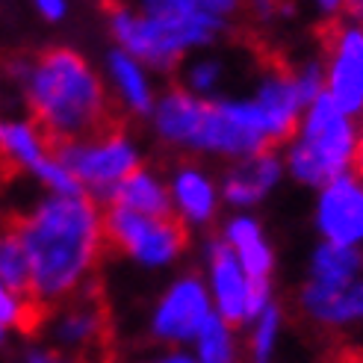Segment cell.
<instances>
[{
  "label": "cell",
  "mask_w": 363,
  "mask_h": 363,
  "mask_svg": "<svg viewBox=\"0 0 363 363\" xmlns=\"http://www.w3.org/2000/svg\"><path fill=\"white\" fill-rule=\"evenodd\" d=\"M15 230L30 260V296L39 307L83 293L106 245L104 213L86 192H48L15 222Z\"/></svg>",
  "instance_id": "obj_1"
},
{
  "label": "cell",
  "mask_w": 363,
  "mask_h": 363,
  "mask_svg": "<svg viewBox=\"0 0 363 363\" xmlns=\"http://www.w3.org/2000/svg\"><path fill=\"white\" fill-rule=\"evenodd\" d=\"M24 89L33 118L53 145L106 127V116H110L106 89L92 65L74 50L53 48L39 60L27 62Z\"/></svg>",
  "instance_id": "obj_2"
},
{
  "label": "cell",
  "mask_w": 363,
  "mask_h": 363,
  "mask_svg": "<svg viewBox=\"0 0 363 363\" xmlns=\"http://www.w3.org/2000/svg\"><path fill=\"white\" fill-rule=\"evenodd\" d=\"M357 139V118L337 106L328 92H322L304 106L298 127L286 139V174L301 186L319 189L331 177L354 169Z\"/></svg>",
  "instance_id": "obj_3"
},
{
  "label": "cell",
  "mask_w": 363,
  "mask_h": 363,
  "mask_svg": "<svg viewBox=\"0 0 363 363\" xmlns=\"http://www.w3.org/2000/svg\"><path fill=\"white\" fill-rule=\"evenodd\" d=\"M57 154L74 172L83 192L101 198V201H110L113 189L133 169H139L136 142L121 130H110V127H101V130L71 142H60Z\"/></svg>",
  "instance_id": "obj_4"
},
{
  "label": "cell",
  "mask_w": 363,
  "mask_h": 363,
  "mask_svg": "<svg viewBox=\"0 0 363 363\" xmlns=\"http://www.w3.org/2000/svg\"><path fill=\"white\" fill-rule=\"evenodd\" d=\"M104 233L106 242L142 269H166L186 248V230L180 219L136 213L118 204H110V210L104 213Z\"/></svg>",
  "instance_id": "obj_5"
},
{
  "label": "cell",
  "mask_w": 363,
  "mask_h": 363,
  "mask_svg": "<svg viewBox=\"0 0 363 363\" xmlns=\"http://www.w3.org/2000/svg\"><path fill=\"white\" fill-rule=\"evenodd\" d=\"M266 148H275V142H272L269 124L251 95L216 98V101L207 98L204 121L192 151L222 160H242Z\"/></svg>",
  "instance_id": "obj_6"
},
{
  "label": "cell",
  "mask_w": 363,
  "mask_h": 363,
  "mask_svg": "<svg viewBox=\"0 0 363 363\" xmlns=\"http://www.w3.org/2000/svg\"><path fill=\"white\" fill-rule=\"evenodd\" d=\"M207 289L213 311L230 325H248L272 298V281H257L242 269L240 257L219 237L207 245Z\"/></svg>",
  "instance_id": "obj_7"
},
{
  "label": "cell",
  "mask_w": 363,
  "mask_h": 363,
  "mask_svg": "<svg viewBox=\"0 0 363 363\" xmlns=\"http://www.w3.org/2000/svg\"><path fill=\"white\" fill-rule=\"evenodd\" d=\"M213 313L207 281L198 275H180L169 284L151 311V337L166 346H192L195 334Z\"/></svg>",
  "instance_id": "obj_8"
},
{
  "label": "cell",
  "mask_w": 363,
  "mask_h": 363,
  "mask_svg": "<svg viewBox=\"0 0 363 363\" xmlns=\"http://www.w3.org/2000/svg\"><path fill=\"white\" fill-rule=\"evenodd\" d=\"M325 92L337 106L363 118V24L340 21L325 39Z\"/></svg>",
  "instance_id": "obj_9"
},
{
  "label": "cell",
  "mask_w": 363,
  "mask_h": 363,
  "mask_svg": "<svg viewBox=\"0 0 363 363\" xmlns=\"http://www.w3.org/2000/svg\"><path fill=\"white\" fill-rule=\"evenodd\" d=\"M313 225L322 240L363 248V174L342 172L316 189Z\"/></svg>",
  "instance_id": "obj_10"
},
{
  "label": "cell",
  "mask_w": 363,
  "mask_h": 363,
  "mask_svg": "<svg viewBox=\"0 0 363 363\" xmlns=\"http://www.w3.org/2000/svg\"><path fill=\"white\" fill-rule=\"evenodd\" d=\"M110 30L121 50L133 53L154 71H172L186 57V48L177 42V35L162 27L157 18L145 15L142 9H113L110 12Z\"/></svg>",
  "instance_id": "obj_11"
},
{
  "label": "cell",
  "mask_w": 363,
  "mask_h": 363,
  "mask_svg": "<svg viewBox=\"0 0 363 363\" xmlns=\"http://www.w3.org/2000/svg\"><path fill=\"white\" fill-rule=\"evenodd\" d=\"M284 174H286L284 154L272 148L233 160V166L219 180L222 201L233 210H254L260 201H266L269 192H275L281 186Z\"/></svg>",
  "instance_id": "obj_12"
},
{
  "label": "cell",
  "mask_w": 363,
  "mask_h": 363,
  "mask_svg": "<svg viewBox=\"0 0 363 363\" xmlns=\"http://www.w3.org/2000/svg\"><path fill=\"white\" fill-rule=\"evenodd\" d=\"M298 307L322 331H352L363 328V275L346 286H322L304 281Z\"/></svg>",
  "instance_id": "obj_13"
},
{
  "label": "cell",
  "mask_w": 363,
  "mask_h": 363,
  "mask_svg": "<svg viewBox=\"0 0 363 363\" xmlns=\"http://www.w3.org/2000/svg\"><path fill=\"white\" fill-rule=\"evenodd\" d=\"M204 110H207V98L189 92L186 86H177V89L157 95L148 116L154 124V133L162 142L192 151L198 130H201V121H204Z\"/></svg>",
  "instance_id": "obj_14"
},
{
  "label": "cell",
  "mask_w": 363,
  "mask_h": 363,
  "mask_svg": "<svg viewBox=\"0 0 363 363\" xmlns=\"http://www.w3.org/2000/svg\"><path fill=\"white\" fill-rule=\"evenodd\" d=\"M139 4L145 15L157 18L162 27H169L177 35V42L186 48V53L213 45L228 27V21L198 6V0H139Z\"/></svg>",
  "instance_id": "obj_15"
},
{
  "label": "cell",
  "mask_w": 363,
  "mask_h": 363,
  "mask_svg": "<svg viewBox=\"0 0 363 363\" xmlns=\"http://www.w3.org/2000/svg\"><path fill=\"white\" fill-rule=\"evenodd\" d=\"M251 98L257 101L260 113L269 124L272 142L284 145L298 127V118H301L304 106H307L293 74H289V71H269V74H263L260 83L254 86Z\"/></svg>",
  "instance_id": "obj_16"
},
{
  "label": "cell",
  "mask_w": 363,
  "mask_h": 363,
  "mask_svg": "<svg viewBox=\"0 0 363 363\" xmlns=\"http://www.w3.org/2000/svg\"><path fill=\"white\" fill-rule=\"evenodd\" d=\"M169 195H172V210L184 225L201 228L210 225L219 213L222 192L219 184L201 169V166H180L169 180Z\"/></svg>",
  "instance_id": "obj_17"
},
{
  "label": "cell",
  "mask_w": 363,
  "mask_h": 363,
  "mask_svg": "<svg viewBox=\"0 0 363 363\" xmlns=\"http://www.w3.org/2000/svg\"><path fill=\"white\" fill-rule=\"evenodd\" d=\"M104 307L92 296H71L62 301V311L50 322V340L62 352H86L95 349L104 337Z\"/></svg>",
  "instance_id": "obj_18"
},
{
  "label": "cell",
  "mask_w": 363,
  "mask_h": 363,
  "mask_svg": "<svg viewBox=\"0 0 363 363\" xmlns=\"http://www.w3.org/2000/svg\"><path fill=\"white\" fill-rule=\"evenodd\" d=\"M222 240L240 257L242 269L251 278L272 281V272H275V251H272V242L266 237L263 225L254 219V216H248V210H237V216H230L225 222Z\"/></svg>",
  "instance_id": "obj_19"
},
{
  "label": "cell",
  "mask_w": 363,
  "mask_h": 363,
  "mask_svg": "<svg viewBox=\"0 0 363 363\" xmlns=\"http://www.w3.org/2000/svg\"><path fill=\"white\" fill-rule=\"evenodd\" d=\"M106 74H110V83H113V92H116L118 104L127 113H133V116H148L151 113L157 92H154V80H151V68L142 60H136L133 53L116 48L110 57H106Z\"/></svg>",
  "instance_id": "obj_20"
},
{
  "label": "cell",
  "mask_w": 363,
  "mask_h": 363,
  "mask_svg": "<svg viewBox=\"0 0 363 363\" xmlns=\"http://www.w3.org/2000/svg\"><path fill=\"white\" fill-rule=\"evenodd\" d=\"M50 145V136L35 118H0V160L9 166L33 174L53 154Z\"/></svg>",
  "instance_id": "obj_21"
},
{
  "label": "cell",
  "mask_w": 363,
  "mask_h": 363,
  "mask_svg": "<svg viewBox=\"0 0 363 363\" xmlns=\"http://www.w3.org/2000/svg\"><path fill=\"white\" fill-rule=\"evenodd\" d=\"M110 204L136 210V213H151V216H174L169 184L148 169H133L127 174L113 189Z\"/></svg>",
  "instance_id": "obj_22"
},
{
  "label": "cell",
  "mask_w": 363,
  "mask_h": 363,
  "mask_svg": "<svg viewBox=\"0 0 363 363\" xmlns=\"http://www.w3.org/2000/svg\"><path fill=\"white\" fill-rule=\"evenodd\" d=\"M363 275L360 248L322 240L307 260V281L322 286H346Z\"/></svg>",
  "instance_id": "obj_23"
},
{
  "label": "cell",
  "mask_w": 363,
  "mask_h": 363,
  "mask_svg": "<svg viewBox=\"0 0 363 363\" xmlns=\"http://www.w3.org/2000/svg\"><path fill=\"white\" fill-rule=\"evenodd\" d=\"M192 354L198 363H233L240 354L237 325H230L225 316L213 311L192 340Z\"/></svg>",
  "instance_id": "obj_24"
},
{
  "label": "cell",
  "mask_w": 363,
  "mask_h": 363,
  "mask_svg": "<svg viewBox=\"0 0 363 363\" xmlns=\"http://www.w3.org/2000/svg\"><path fill=\"white\" fill-rule=\"evenodd\" d=\"M248 354L251 360L266 363L275 357L278 346H281V334H284V313L275 301H269L263 311L254 316L248 325Z\"/></svg>",
  "instance_id": "obj_25"
},
{
  "label": "cell",
  "mask_w": 363,
  "mask_h": 363,
  "mask_svg": "<svg viewBox=\"0 0 363 363\" xmlns=\"http://www.w3.org/2000/svg\"><path fill=\"white\" fill-rule=\"evenodd\" d=\"M0 281L18 289V293L30 296V260L15 225L0 228Z\"/></svg>",
  "instance_id": "obj_26"
},
{
  "label": "cell",
  "mask_w": 363,
  "mask_h": 363,
  "mask_svg": "<svg viewBox=\"0 0 363 363\" xmlns=\"http://www.w3.org/2000/svg\"><path fill=\"white\" fill-rule=\"evenodd\" d=\"M225 80V62L216 60V57H201V60H192L184 68V86L189 92L201 95V98H213L219 92V86Z\"/></svg>",
  "instance_id": "obj_27"
},
{
  "label": "cell",
  "mask_w": 363,
  "mask_h": 363,
  "mask_svg": "<svg viewBox=\"0 0 363 363\" xmlns=\"http://www.w3.org/2000/svg\"><path fill=\"white\" fill-rule=\"evenodd\" d=\"M35 311H42V307L33 301V296L18 293L0 281V319L6 328H33Z\"/></svg>",
  "instance_id": "obj_28"
},
{
  "label": "cell",
  "mask_w": 363,
  "mask_h": 363,
  "mask_svg": "<svg viewBox=\"0 0 363 363\" xmlns=\"http://www.w3.org/2000/svg\"><path fill=\"white\" fill-rule=\"evenodd\" d=\"M33 177L39 180L48 192H60V195H80L83 192L80 180L74 177V172L65 166V160L57 154V148H53V154L33 172Z\"/></svg>",
  "instance_id": "obj_29"
},
{
  "label": "cell",
  "mask_w": 363,
  "mask_h": 363,
  "mask_svg": "<svg viewBox=\"0 0 363 363\" xmlns=\"http://www.w3.org/2000/svg\"><path fill=\"white\" fill-rule=\"evenodd\" d=\"M289 74H293L298 92H301V98L307 104L325 92V65H322V60H304V62H298L293 71H289Z\"/></svg>",
  "instance_id": "obj_30"
},
{
  "label": "cell",
  "mask_w": 363,
  "mask_h": 363,
  "mask_svg": "<svg viewBox=\"0 0 363 363\" xmlns=\"http://www.w3.org/2000/svg\"><path fill=\"white\" fill-rule=\"evenodd\" d=\"M242 4H248V9L257 15L260 21H275V18L289 12L286 0H242Z\"/></svg>",
  "instance_id": "obj_31"
},
{
  "label": "cell",
  "mask_w": 363,
  "mask_h": 363,
  "mask_svg": "<svg viewBox=\"0 0 363 363\" xmlns=\"http://www.w3.org/2000/svg\"><path fill=\"white\" fill-rule=\"evenodd\" d=\"M198 6L207 9V12L216 15V18H222V21H230V18L240 12L242 0H198Z\"/></svg>",
  "instance_id": "obj_32"
},
{
  "label": "cell",
  "mask_w": 363,
  "mask_h": 363,
  "mask_svg": "<svg viewBox=\"0 0 363 363\" xmlns=\"http://www.w3.org/2000/svg\"><path fill=\"white\" fill-rule=\"evenodd\" d=\"M45 21H62L68 15V0H33Z\"/></svg>",
  "instance_id": "obj_33"
},
{
  "label": "cell",
  "mask_w": 363,
  "mask_h": 363,
  "mask_svg": "<svg viewBox=\"0 0 363 363\" xmlns=\"http://www.w3.org/2000/svg\"><path fill=\"white\" fill-rule=\"evenodd\" d=\"M313 9L322 15V18H340L346 15V4L349 0H311Z\"/></svg>",
  "instance_id": "obj_34"
},
{
  "label": "cell",
  "mask_w": 363,
  "mask_h": 363,
  "mask_svg": "<svg viewBox=\"0 0 363 363\" xmlns=\"http://www.w3.org/2000/svg\"><path fill=\"white\" fill-rule=\"evenodd\" d=\"M346 18L363 24V0H349V4H346Z\"/></svg>",
  "instance_id": "obj_35"
},
{
  "label": "cell",
  "mask_w": 363,
  "mask_h": 363,
  "mask_svg": "<svg viewBox=\"0 0 363 363\" xmlns=\"http://www.w3.org/2000/svg\"><path fill=\"white\" fill-rule=\"evenodd\" d=\"M27 360L30 363H48V360H53V352L50 349H30L27 352Z\"/></svg>",
  "instance_id": "obj_36"
},
{
  "label": "cell",
  "mask_w": 363,
  "mask_h": 363,
  "mask_svg": "<svg viewBox=\"0 0 363 363\" xmlns=\"http://www.w3.org/2000/svg\"><path fill=\"white\" fill-rule=\"evenodd\" d=\"M354 172L363 174V124H360V139H357V154H354Z\"/></svg>",
  "instance_id": "obj_37"
},
{
  "label": "cell",
  "mask_w": 363,
  "mask_h": 363,
  "mask_svg": "<svg viewBox=\"0 0 363 363\" xmlns=\"http://www.w3.org/2000/svg\"><path fill=\"white\" fill-rule=\"evenodd\" d=\"M6 334H9V328H6V325H4V319H0V342H4V340H6Z\"/></svg>",
  "instance_id": "obj_38"
},
{
  "label": "cell",
  "mask_w": 363,
  "mask_h": 363,
  "mask_svg": "<svg viewBox=\"0 0 363 363\" xmlns=\"http://www.w3.org/2000/svg\"><path fill=\"white\" fill-rule=\"evenodd\" d=\"M360 266H363V248H360Z\"/></svg>",
  "instance_id": "obj_39"
}]
</instances>
